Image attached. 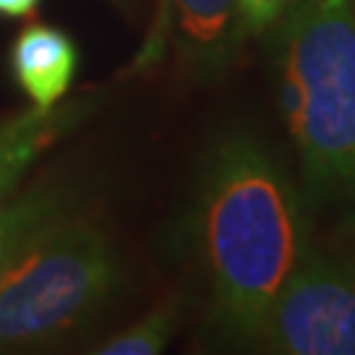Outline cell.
<instances>
[{
    "mask_svg": "<svg viewBox=\"0 0 355 355\" xmlns=\"http://www.w3.org/2000/svg\"><path fill=\"white\" fill-rule=\"evenodd\" d=\"M198 218L216 324L255 343L305 250L295 192L261 142L232 135L208 161Z\"/></svg>",
    "mask_w": 355,
    "mask_h": 355,
    "instance_id": "6da1fadb",
    "label": "cell"
},
{
    "mask_svg": "<svg viewBox=\"0 0 355 355\" xmlns=\"http://www.w3.org/2000/svg\"><path fill=\"white\" fill-rule=\"evenodd\" d=\"M284 111L316 200H355V0H287Z\"/></svg>",
    "mask_w": 355,
    "mask_h": 355,
    "instance_id": "7a4b0ae2",
    "label": "cell"
},
{
    "mask_svg": "<svg viewBox=\"0 0 355 355\" xmlns=\"http://www.w3.org/2000/svg\"><path fill=\"white\" fill-rule=\"evenodd\" d=\"M116 279L119 261L103 229L61 216L0 277V353L71 331L105 303Z\"/></svg>",
    "mask_w": 355,
    "mask_h": 355,
    "instance_id": "3957f363",
    "label": "cell"
},
{
    "mask_svg": "<svg viewBox=\"0 0 355 355\" xmlns=\"http://www.w3.org/2000/svg\"><path fill=\"white\" fill-rule=\"evenodd\" d=\"M255 343L287 355H355V250H303Z\"/></svg>",
    "mask_w": 355,
    "mask_h": 355,
    "instance_id": "277c9868",
    "label": "cell"
},
{
    "mask_svg": "<svg viewBox=\"0 0 355 355\" xmlns=\"http://www.w3.org/2000/svg\"><path fill=\"white\" fill-rule=\"evenodd\" d=\"M166 13L182 58L203 76L227 71L248 35L237 0H166Z\"/></svg>",
    "mask_w": 355,
    "mask_h": 355,
    "instance_id": "5b68a950",
    "label": "cell"
},
{
    "mask_svg": "<svg viewBox=\"0 0 355 355\" xmlns=\"http://www.w3.org/2000/svg\"><path fill=\"white\" fill-rule=\"evenodd\" d=\"M92 108L95 98H79L51 108L35 105L26 114L0 121V203L11 198L26 168L66 137Z\"/></svg>",
    "mask_w": 355,
    "mask_h": 355,
    "instance_id": "8992f818",
    "label": "cell"
},
{
    "mask_svg": "<svg viewBox=\"0 0 355 355\" xmlns=\"http://www.w3.org/2000/svg\"><path fill=\"white\" fill-rule=\"evenodd\" d=\"M76 64L74 42L55 26L29 24L13 42V76L37 108H51L64 101Z\"/></svg>",
    "mask_w": 355,
    "mask_h": 355,
    "instance_id": "52a82bcc",
    "label": "cell"
},
{
    "mask_svg": "<svg viewBox=\"0 0 355 355\" xmlns=\"http://www.w3.org/2000/svg\"><path fill=\"white\" fill-rule=\"evenodd\" d=\"M69 205L61 187H35L0 203V277L42 229L69 214Z\"/></svg>",
    "mask_w": 355,
    "mask_h": 355,
    "instance_id": "ba28073f",
    "label": "cell"
},
{
    "mask_svg": "<svg viewBox=\"0 0 355 355\" xmlns=\"http://www.w3.org/2000/svg\"><path fill=\"white\" fill-rule=\"evenodd\" d=\"M179 324V303L164 300L158 308H153L145 318H140L135 327L116 334L114 340L98 347L101 355H155L164 353L166 345L171 343Z\"/></svg>",
    "mask_w": 355,
    "mask_h": 355,
    "instance_id": "9c48e42d",
    "label": "cell"
},
{
    "mask_svg": "<svg viewBox=\"0 0 355 355\" xmlns=\"http://www.w3.org/2000/svg\"><path fill=\"white\" fill-rule=\"evenodd\" d=\"M242 13V24L248 32H266L279 24L282 13L287 8V0H237Z\"/></svg>",
    "mask_w": 355,
    "mask_h": 355,
    "instance_id": "30bf717a",
    "label": "cell"
},
{
    "mask_svg": "<svg viewBox=\"0 0 355 355\" xmlns=\"http://www.w3.org/2000/svg\"><path fill=\"white\" fill-rule=\"evenodd\" d=\"M40 0H0V13L3 16H29L37 8Z\"/></svg>",
    "mask_w": 355,
    "mask_h": 355,
    "instance_id": "8fae6325",
    "label": "cell"
}]
</instances>
